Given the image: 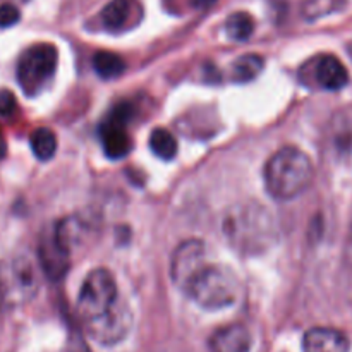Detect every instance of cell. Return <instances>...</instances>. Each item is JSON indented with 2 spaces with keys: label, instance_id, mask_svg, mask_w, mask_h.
Listing matches in <instances>:
<instances>
[{
  "label": "cell",
  "instance_id": "1",
  "mask_svg": "<svg viewBox=\"0 0 352 352\" xmlns=\"http://www.w3.org/2000/svg\"><path fill=\"white\" fill-rule=\"evenodd\" d=\"M223 236L243 254H258L275 243L274 217L260 205H241L223 219Z\"/></svg>",
  "mask_w": 352,
  "mask_h": 352
},
{
  "label": "cell",
  "instance_id": "2",
  "mask_svg": "<svg viewBox=\"0 0 352 352\" xmlns=\"http://www.w3.org/2000/svg\"><path fill=\"white\" fill-rule=\"evenodd\" d=\"M263 177L272 198L289 201L309 188L313 182V164L302 150L285 146L272 155L265 165Z\"/></svg>",
  "mask_w": 352,
  "mask_h": 352
},
{
  "label": "cell",
  "instance_id": "3",
  "mask_svg": "<svg viewBox=\"0 0 352 352\" xmlns=\"http://www.w3.org/2000/svg\"><path fill=\"white\" fill-rule=\"evenodd\" d=\"M186 296L191 298L199 308L208 311L223 309L232 306L241 296L239 278L223 265L206 263L191 282Z\"/></svg>",
  "mask_w": 352,
  "mask_h": 352
},
{
  "label": "cell",
  "instance_id": "4",
  "mask_svg": "<svg viewBox=\"0 0 352 352\" xmlns=\"http://www.w3.org/2000/svg\"><path fill=\"white\" fill-rule=\"evenodd\" d=\"M58 64V52L52 43L26 48L17 60V82L28 96H36L50 85Z\"/></svg>",
  "mask_w": 352,
  "mask_h": 352
},
{
  "label": "cell",
  "instance_id": "5",
  "mask_svg": "<svg viewBox=\"0 0 352 352\" xmlns=\"http://www.w3.org/2000/svg\"><path fill=\"white\" fill-rule=\"evenodd\" d=\"M38 292L36 265L28 256H14L0 265V302L16 308L31 301Z\"/></svg>",
  "mask_w": 352,
  "mask_h": 352
},
{
  "label": "cell",
  "instance_id": "6",
  "mask_svg": "<svg viewBox=\"0 0 352 352\" xmlns=\"http://www.w3.org/2000/svg\"><path fill=\"white\" fill-rule=\"evenodd\" d=\"M119 301L113 275L105 268L91 270L82 280L78 294V313L82 322H89L109 311Z\"/></svg>",
  "mask_w": 352,
  "mask_h": 352
},
{
  "label": "cell",
  "instance_id": "7",
  "mask_svg": "<svg viewBox=\"0 0 352 352\" xmlns=\"http://www.w3.org/2000/svg\"><path fill=\"white\" fill-rule=\"evenodd\" d=\"M131 323H133V316H131L129 308H127L126 302L119 299L102 316L85 322V327L86 332L93 340H96L102 346H113V344H119L127 336Z\"/></svg>",
  "mask_w": 352,
  "mask_h": 352
},
{
  "label": "cell",
  "instance_id": "8",
  "mask_svg": "<svg viewBox=\"0 0 352 352\" xmlns=\"http://www.w3.org/2000/svg\"><path fill=\"white\" fill-rule=\"evenodd\" d=\"M206 263L208 261H206L205 244L201 241L188 239L179 244L170 263V275L175 287L186 294L191 282L205 268Z\"/></svg>",
  "mask_w": 352,
  "mask_h": 352
},
{
  "label": "cell",
  "instance_id": "9",
  "mask_svg": "<svg viewBox=\"0 0 352 352\" xmlns=\"http://www.w3.org/2000/svg\"><path fill=\"white\" fill-rule=\"evenodd\" d=\"M129 119L131 107L119 105L113 109V112L110 113L109 119L103 122L102 129H100L103 150H105L107 157H110L112 160H120V158L127 157L133 150V140L127 133Z\"/></svg>",
  "mask_w": 352,
  "mask_h": 352
},
{
  "label": "cell",
  "instance_id": "10",
  "mask_svg": "<svg viewBox=\"0 0 352 352\" xmlns=\"http://www.w3.org/2000/svg\"><path fill=\"white\" fill-rule=\"evenodd\" d=\"M302 71L309 72L313 82L327 91H339L349 82V72L336 55H318Z\"/></svg>",
  "mask_w": 352,
  "mask_h": 352
},
{
  "label": "cell",
  "instance_id": "11",
  "mask_svg": "<svg viewBox=\"0 0 352 352\" xmlns=\"http://www.w3.org/2000/svg\"><path fill=\"white\" fill-rule=\"evenodd\" d=\"M69 253L55 237L54 229L41 236L40 246H38V265L41 272L52 280H60L69 270Z\"/></svg>",
  "mask_w": 352,
  "mask_h": 352
},
{
  "label": "cell",
  "instance_id": "12",
  "mask_svg": "<svg viewBox=\"0 0 352 352\" xmlns=\"http://www.w3.org/2000/svg\"><path fill=\"white\" fill-rule=\"evenodd\" d=\"M351 342L340 330L315 327L302 339V352H349Z\"/></svg>",
  "mask_w": 352,
  "mask_h": 352
},
{
  "label": "cell",
  "instance_id": "13",
  "mask_svg": "<svg viewBox=\"0 0 352 352\" xmlns=\"http://www.w3.org/2000/svg\"><path fill=\"white\" fill-rule=\"evenodd\" d=\"M253 346L251 332L241 323L222 327L210 339L212 352H250Z\"/></svg>",
  "mask_w": 352,
  "mask_h": 352
},
{
  "label": "cell",
  "instance_id": "14",
  "mask_svg": "<svg viewBox=\"0 0 352 352\" xmlns=\"http://www.w3.org/2000/svg\"><path fill=\"white\" fill-rule=\"evenodd\" d=\"M138 9H140L138 0H110L103 7L100 19L109 31H122L124 28L129 26Z\"/></svg>",
  "mask_w": 352,
  "mask_h": 352
},
{
  "label": "cell",
  "instance_id": "15",
  "mask_svg": "<svg viewBox=\"0 0 352 352\" xmlns=\"http://www.w3.org/2000/svg\"><path fill=\"white\" fill-rule=\"evenodd\" d=\"M93 69L96 74L105 81H112V79L120 78L126 71V62L122 57H119L113 52H98L93 57Z\"/></svg>",
  "mask_w": 352,
  "mask_h": 352
},
{
  "label": "cell",
  "instance_id": "16",
  "mask_svg": "<svg viewBox=\"0 0 352 352\" xmlns=\"http://www.w3.org/2000/svg\"><path fill=\"white\" fill-rule=\"evenodd\" d=\"M31 150L40 162H48L57 151V136L47 127H38L30 136Z\"/></svg>",
  "mask_w": 352,
  "mask_h": 352
},
{
  "label": "cell",
  "instance_id": "17",
  "mask_svg": "<svg viewBox=\"0 0 352 352\" xmlns=\"http://www.w3.org/2000/svg\"><path fill=\"white\" fill-rule=\"evenodd\" d=\"M150 150L160 160L170 162L177 155V141H175L174 134L170 131L164 129V127H157L150 134Z\"/></svg>",
  "mask_w": 352,
  "mask_h": 352
},
{
  "label": "cell",
  "instance_id": "18",
  "mask_svg": "<svg viewBox=\"0 0 352 352\" xmlns=\"http://www.w3.org/2000/svg\"><path fill=\"white\" fill-rule=\"evenodd\" d=\"M263 58L256 54H248L237 58L232 64V79L236 82H250L263 71Z\"/></svg>",
  "mask_w": 352,
  "mask_h": 352
},
{
  "label": "cell",
  "instance_id": "19",
  "mask_svg": "<svg viewBox=\"0 0 352 352\" xmlns=\"http://www.w3.org/2000/svg\"><path fill=\"white\" fill-rule=\"evenodd\" d=\"M347 6V0H305L301 14L306 21H316L336 14Z\"/></svg>",
  "mask_w": 352,
  "mask_h": 352
},
{
  "label": "cell",
  "instance_id": "20",
  "mask_svg": "<svg viewBox=\"0 0 352 352\" xmlns=\"http://www.w3.org/2000/svg\"><path fill=\"white\" fill-rule=\"evenodd\" d=\"M226 31L230 40L246 41L254 31V19L248 12H234L227 17Z\"/></svg>",
  "mask_w": 352,
  "mask_h": 352
},
{
  "label": "cell",
  "instance_id": "21",
  "mask_svg": "<svg viewBox=\"0 0 352 352\" xmlns=\"http://www.w3.org/2000/svg\"><path fill=\"white\" fill-rule=\"evenodd\" d=\"M21 12L12 3H2L0 6V28H10L19 23Z\"/></svg>",
  "mask_w": 352,
  "mask_h": 352
},
{
  "label": "cell",
  "instance_id": "22",
  "mask_svg": "<svg viewBox=\"0 0 352 352\" xmlns=\"http://www.w3.org/2000/svg\"><path fill=\"white\" fill-rule=\"evenodd\" d=\"M17 109L16 96L9 89H0V117H10Z\"/></svg>",
  "mask_w": 352,
  "mask_h": 352
},
{
  "label": "cell",
  "instance_id": "23",
  "mask_svg": "<svg viewBox=\"0 0 352 352\" xmlns=\"http://www.w3.org/2000/svg\"><path fill=\"white\" fill-rule=\"evenodd\" d=\"M62 352H91V351H89L88 344H86V340L82 339L81 333L72 332L71 336H69L67 342H65V347Z\"/></svg>",
  "mask_w": 352,
  "mask_h": 352
},
{
  "label": "cell",
  "instance_id": "24",
  "mask_svg": "<svg viewBox=\"0 0 352 352\" xmlns=\"http://www.w3.org/2000/svg\"><path fill=\"white\" fill-rule=\"evenodd\" d=\"M215 2L217 0H189L191 7H195V9H199V10L210 9V7H212Z\"/></svg>",
  "mask_w": 352,
  "mask_h": 352
},
{
  "label": "cell",
  "instance_id": "25",
  "mask_svg": "<svg viewBox=\"0 0 352 352\" xmlns=\"http://www.w3.org/2000/svg\"><path fill=\"white\" fill-rule=\"evenodd\" d=\"M6 155H7V141H6V136H3L2 129H0V160L6 158Z\"/></svg>",
  "mask_w": 352,
  "mask_h": 352
},
{
  "label": "cell",
  "instance_id": "26",
  "mask_svg": "<svg viewBox=\"0 0 352 352\" xmlns=\"http://www.w3.org/2000/svg\"><path fill=\"white\" fill-rule=\"evenodd\" d=\"M349 52H351V57H352V45L349 47Z\"/></svg>",
  "mask_w": 352,
  "mask_h": 352
},
{
  "label": "cell",
  "instance_id": "27",
  "mask_svg": "<svg viewBox=\"0 0 352 352\" xmlns=\"http://www.w3.org/2000/svg\"><path fill=\"white\" fill-rule=\"evenodd\" d=\"M351 237H352V227H351Z\"/></svg>",
  "mask_w": 352,
  "mask_h": 352
}]
</instances>
